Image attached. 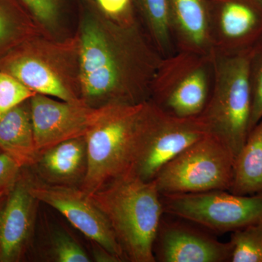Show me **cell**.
<instances>
[{"instance_id":"6","label":"cell","mask_w":262,"mask_h":262,"mask_svg":"<svg viewBox=\"0 0 262 262\" xmlns=\"http://www.w3.org/2000/svg\"><path fill=\"white\" fill-rule=\"evenodd\" d=\"M164 212L215 232H233L262 222V193L228 190L161 194Z\"/></svg>"},{"instance_id":"29","label":"cell","mask_w":262,"mask_h":262,"mask_svg":"<svg viewBox=\"0 0 262 262\" xmlns=\"http://www.w3.org/2000/svg\"><path fill=\"white\" fill-rule=\"evenodd\" d=\"M258 1H259V2H260V3H261V4H262V0H258Z\"/></svg>"},{"instance_id":"4","label":"cell","mask_w":262,"mask_h":262,"mask_svg":"<svg viewBox=\"0 0 262 262\" xmlns=\"http://www.w3.org/2000/svg\"><path fill=\"white\" fill-rule=\"evenodd\" d=\"M213 80V56L177 51L160 61L150 85V101L172 116H199Z\"/></svg>"},{"instance_id":"24","label":"cell","mask_w":262,"mask_h":262,"mask_svg":"<svg viewBox=\"0 0 262 262\" xmlns=\"http://www.w3.org/2000/svg\"><path fill=\"white\" fill-rule=\"evenodd\" d=\"M21 168L9 155L0 153V196L10 192Z\"/></svg>"},{"instance_id":"13","label":"cell","mask_w":262,"mask_h":262,"mask_svg":"<svg viewBox=\"0 0 262 262\" xmlns=\"http://www.w3.org/2000/svg\"><path fill=\"white\" fill-rule=\"evenodd\" d=\"M169 24L177 51L213 56L208 5L204 0H168Z\"/></svg>"},{"instance_id":"2","label":"cell","mask_w":262,"mask_h":262,"mask_svg":"<svg viewBox=\"0 0 262 262\" xmlns=\"http://www.w3.org/2000/svg\"><path fill=\"white\" fill-rule=\"evenodd\" d=\"M89 195L111 226L126 261H156L155 241L165 212L154 180L128 173Z\"/></svg>"},{"instance_id":"1","label":"cell","mask_w":262,"mask_h":262,"mask_svg":"<svg viewBox=\"0 0 262 262\" xmlns=\"http://www.w3.org/2000/svg\"><path fill=\"white\" fill-rule=\"evenodd\" d=\"M160 113L150 100L108 105L85 136L88 168L81 189L91 194L119 177L134 173Z\"/></svg>"},{"instance_id":"17","label":"cell","mask_w":262,"mask_h":262,"mask_svg":"<svg viewBox=\"0 0 262 262\" xmlns=\"http://www.w3.org/2000/svg\"><path fill=\"white\" fill-rule=\"evenodd\" d=\"M229 191L239 195L262 193V119L250 131L236 156Z\"/></svg>"},{"instance_id":"14","label":"cell","mask_w":262,"mask_h":262,"mask_svg":"<svg viewBox=\"0 0 262 262\" xmlns=\"http://www.w3.org/2000/svg\"><path fill=\"white\" fill-rule=\"evenodd\" d=\"M87 168L85 136L62 141L43 150L31 167L44 182L76 187L83 182Z\"/></svg>"},{"instance_id":"22","label":"cell","mask_w":262,"mask_h":262,"mask_svg":"<svg viewBox=\"0 0 262 262\" xmlns=\"http://www.w3.org/2000/svg\"><path fill=\"white\" fill-rule=\"evenodd\" d=\"M36 94L13 76L0 70V115L28 101Z\"/></svg>"},{"instance_id":"8","label":"cell","mask_w":262,"mask_h":262,"mask_svg":"<svg viewBox=\"0 0 262 262\" xmlns=\"http://www.w3.org/2000/svg\"><path fill=\"white\" fill-rule=\"evenodd\" d=\"M29 102L34 140L39 152L62 141L87 136L110 105L92 108L81 103L56 101L39 94L31 98Z\"/></svg>"},{"instance_id":"19","label":"cell","mask_w":262,"mask_h":262,"mask_svg":"<svg viewBox=\"0 0 262 262\" xmlns=\"http://www.w3.org/2000/svg\"><path fill=\"white\" fill-rule=\"evenodd\" d=\"M24 32L23 17L15 0H0V59L20 42Z\"/></svg>"},{"instance_id":"21","label":"cell","mask_w":262,"mask_h":262,"mask_svg":"<svg viewBox=\"0 0 262 262\" xmlns=\"http://www.w3.org/2000/svg\"><path fill=\"white\" fill-rule=\"evenodd\" d=\"M248 76L251 93L250 132L262 119V38L250 51Z\"/></svg>"},{"instance_id":"3","label":"cell","mask_w":262,"mask_h":262,"mask_svg":"<svg viewBox=\"0 0 262 262\" xmlns=\"http://www.w3.org/2000/svg\"><path fill=\"white\" fill-rule=\"evenodd\" d=\"M250 51L232 56L213 55V84L206 107L200 115L209 134L228 146L234 160L249 134Z\"/></svg>"},{"instance_id":"12","label":"cell","mask_w":262,"mask_h":262,"mask_svg":"<svg viewBox=\"0 0 262 262\" xmlns=\"http://www.w3.org/2000/svg\"><path fill=\"white\" fill-rule=\"evenodd\" d=\"M182 220L162 219L155 241L156 261L230 262L229 241L222 242Z\"/></svg>"},{"instance_id":"27","label":"cell","mask_w":262,"mask_h":262,"mask_svg":"<svg viewBox=\"0 0 262 262\" xmlns=\"http://www.w3.org/2000/svg\"><path fill=\"white\" fill-rule=\"evenodd\" d=\"M97 248L94 250V258L97 262H120L118 258L106 249L96 245Z\"/></svg>"},{"instance_id":"28","label":"cell","mask_w":262,"mask_h":262,"mask_svg":"<svg viewBox=\"0 0 262 262\" xmlns=\"http://www.w3.org/2000/svg\"><path fill=\"white\" fill-rule=\"evenodd\" d=\"M8 194H3V195L0 196V213H1L2 210H3V206H4L5 201H6L7 196H8Z\"/></svg>"},{"instance_id":"7","label":"cell","mask_w":262,"mask_h":262,"mask_svg":"<svg viewBox=\"0 0 262 262\" xmlns=\"http://www.w3.org/2000/svg\"><path fill=\"white\" fill-rule=\"evenodd\" d=\"M30 191L38 201L60 212L94 244L113 253L120 262L126 261L106 217L80 187L39 182L33 175Z\"/></svg>"},{"instance_id":"26","label":"cell","mask_w":262,"mask_h":262,"mask_svg":"<svg viewBox=\"0 0 262 262\" xmlns=\"http://www.w3.org/2000/svg\"><path fill=\"white\" fill-rule=\"evenodd\" d=\"M103 11L108 15H122L126 10L130 0H97Z\"/></svg>"},{"instance_id":"5","label":"cell","mask_w":262,"mask_h":262,"mask_svg":"<svg viewBox=\"0 0 262 262\" xmlns=\"http://www.w3.org/2000/svg\"><path fill=\"white\" fill-rule=\"evenodd\" d=\"M234 164L228 146L208 134L169 161L154 182L161 194L229 191Z\"/></svg>"},{"instance_id":"10","label":"cell","mask_w":262,"mask_h":262,"mask_svg":"<svg viewBox=\"0 0 262 262\" xmlns=\"http://www.w3.org/2000/svg\"><path fill=\"white\" fill-rule=\"evenodd\" d=\"M208 134L201 115L174 117L161 110L134 173L146 182L154 180L169 161Z\"/></svg>"},{"instance_id":"18","label":"cell","mask_w":262,"mask_h":262,"mask_svg":"<svg viewBox=\"0 0 262 262\" xmlns=\"http://www.w3.org/2000/svg\"><path fill=\"white\" fill-rule=\"evenodd\" d=\"M150 39L160 56L167 57L177 51L170 24L168 0H141Z\"/></svg>"},{"instance_id":"25","label":"cell","mask_w":262,"mask_h":262,"mask_svg":"<svg viewBox=\"0 0 262 262\" xmlns=\"http://www.w3.org/2000/svg\"><path fill=\"white\" fill-rule=\"evenodd\" d=\"M33 14L45 23H50L56 14V0H22Z\"/></svg>"},{"instance_id":"20","label":"cell","mask_w":262,"mask_h":262,"mask_svg":"<svg viewBox=\"0 0 262 262\" xmlns=\"http://www.w3.org/2000/svg\"><path fill=\"white\" fill-rule=\"evenodd\" d=\"M230 262H262V222L232 232Z\"/></svg>"},{"instance_id":"30","label":"cell","mask_w":262,"mask_h":262,"mask_svg":"<svg viewBox=\"0 0 262 262\" xmlns=\"http://www.w3.org/2000/svg\"><path fill=\"white\" fill-rule=\"evenodd\" d=\"M1 152H2L1 150H0V153H1Z\"/></svg>"},{"instance_id":"11","label":"cell","mask_w":262,"mask_h":262,"mask_svg":"<svg viewBox=\"0 0 262 262\" xmlns=\"http://www.w3.org/2000/svg\"><path fill=\"white\" fill-rule=\"evenodd\" d=\"M33 174L22 168L0 213V262H19L25 257L34 234L39 201L30 191Z\"/></svg>"},{"instance_id":"9","label":"cell","mask_w":262,"mask_h":262,"mask_svg":"<svg viewBox=\"0 0 262 262\" xmlns=\"http://www.w3.org/2000/svg\"><path fill=\"white\" fill-rule=\"evenodd\" d=\"M213 55L251 51L262 38V4L258 0H213L208 5Z\"/></svg>"},{"instance_id":"23","label":"cell","mask_w":262,"mask_h":262,"mask_svg":"<svg viewBox=\"0 0 262 262\" xmlns=\"http://www.w3.org/2000/svg\"><path fill=\"white\" fill-rule=\"evenodd\" d=\"M52 258L58 262H89V256L73 237L64 231H57L51 246Z\"/></svg>"},{"instance_id":"15","label":"cell","mask_w":262,"mask_h":262,"mask_svg":"<svg viewBox=\"0 0 262 262\" xmlns=\"http://www.w3.org/2000/svg\"><path fill=\"white\" fill-rule=\"evenodd\" d=\"M0 150L21 168H31L39 152L36 147L30 102L20 103L0 115Z\"/></svg>"},{"instance_id":"16","label":"cell","mask_w":262,"mask_h":262,"mask_svg":"<svg viewBox=\"0 0 262 262\" xmlns=\"http://www.w3.org/2000/svg\"><path fill=\"white\" fill-rule=\"evenodd\" d=\"M0 70L13 76L36 94L77 102L56 73L37 58L27 56L11 57L2 63Z\"/></svg>"}]
</instances>
